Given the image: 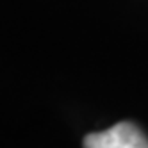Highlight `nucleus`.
<instances>
[{
	"label": "nucleus",
	"instance_id": "obj_1",
	"mask_svg": "<svg viewBox=\"0 0 148 148\" xmlns=\"http://www.w3.org/2000/svg\"><path fill=\"white\" fill-rule=\"evenodd\" d=\"M84 148H148L146 136L134 123L121 121L84 137Z\"/></svg>",
	"mask_w": 148,
	"mask_h": 148
}]
</instances>
